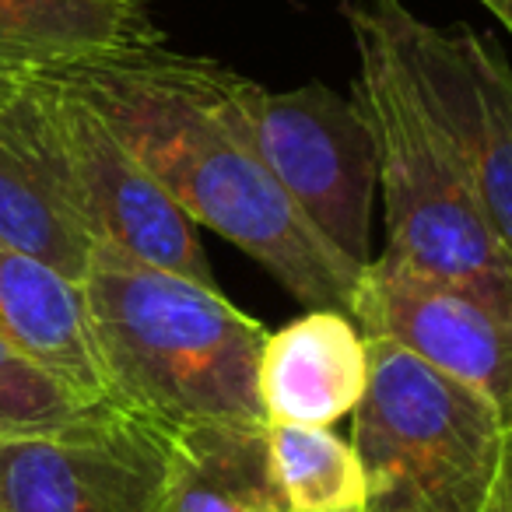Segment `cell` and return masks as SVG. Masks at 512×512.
<instances>
[{"label":"cell","instance_id":"ba28073f","mask_svg":"<svg viewBox=\"0 0 512 512\" xmlns=\"http://www.w3.org/2000/svg\"><path fill=\"white\" fill-rule=\"evenodd\" d=\"M463 148L477 200L512 264V64L495 36L435 29L404 0H365Z\"/></svg>","mask_w":512,"mask_h":512},{"label":"cell","instance_id":"e0dca14e","mask_svg":"<svg viewBox=\"0 0 512 512\" xmlns=\"http://www.w3.org/2000/svg\"><path fill=\"white\" fill-rule=\"evenodd\" d=\"M484 512H512V425L502 428V449H498L495 481Z\"/></svg>","mask_w":512,"mask_h":512},{"label":"cell","instance_id":"7c38bea8","mask_svg":"<svg viewBox=\"0 0 512 512\" xmlns=\"http://www.w3.org/2000/svg\"><path fill=\"white\" fill-rule=\"evenodd\" d=\"M165 43L148 0H0V67L64 71L106 53Z\"/></svg>","mask_w":512,"mask_h":512},{"label":"cell","instance_id":"4fadbf2b","mask_svg":"<svg viewBox=\"0 0 512 512\" xmlns=\"http://www.w3.org/2000/svg\"><path fill=\"white\" fill-rule=\"evenodd\" d=\"M165 512H288L264 421H207L172 432Z\"/></svg>","mask_w":512,"mask_h":512},{"label":"cell","instance_id":"9a60e30c","mask_svg":"<svg viewBox=\"0 0 512 512\" xmlns=\"http://www.w3.org/2000/svg\"><path fill=\"white\" fill-rule=\"evenodd\" d=\"M271 470L288 512H365V470L355 446L330 428L267 425Z\"/></svg>","mask_w":512,"mask_h":512},{"label":"cell","instance_id":"8fae6325","mask_svg":"<svg viewBox=\"0 0 512 512\" xmlns=\"http://www.w3.org/2000/svg\"><path fill=\"white\" fill-rule=\"evenodd\" d=\"M0 337L95 400H106L88 299L39 256L0 239Z\"/></svg>","mask_w":512,"mask_h":512},{"label":"cell","instance_id":"5b68a950","mask_svg":"<svg viewBox=\"0 0 512 512\" xmlns=\"http://www.w3.org/2000/svg\"><path fill=\"white\" fill-rule=\"evenodd\" d=\"M0 127L43 169L95 246L214 285L197 225L64 81L0 67Z\"/></svg>","mask_w":512,"mask_h":512},{"label":"cell","instance_id":"ac0fdd59","mask_svg":"<svg viewBox=\"0 0 512 512\" xmlns=\"http://www.w3.org/2000/svg\"><path fill=\"white\" fill-rule=\"evenodd\" d=\"M477 4L512 36V0H477Z\"/></svg>","mask_w":512,"mask_h":512},{"label":"cell","instance_id":"3957f363","mask_svg":"<svg viewBox=\"0 0 512 512\" xmlns=\"http://www.w3.org/2000/svg\"><path fill=\"white\" fill-rule=\"evenodd\" d=\"M341 15L358 53L355 99L376 141L386 221L379 256L512 313V264L484 218L453 130L407 71L376 11L365 0H344Z\"/></svg>","mask_w":512,"mask_h":512},{"label":"cell","instance_id":"30bf717a","mask_svg":"<svg viewBox=\"0 0 512 512\" xmlns=\"http://www.w3.org/2000/svg\"><path fill=\"white\" fill-rule=\"evenodd\" d=\"M369 386V337L348 313L313 309L267 334L256 400L267 425L330 428L355 414Z\"/></svg>","mask_w":512,"mask_h":512},{"label":"cell","instance_id":"6da1fadb","mask_svg":"<svg viewBox=\"0 0 512 512\" xmlns=\"http://www.w3.org/2000/svg\"><path fill=\"white\" fill-rule=\"evenodd\" d=\"M50 74L106 120L193 225L239 246L306 313H348L362 274L313 232L249 148L232 109L235 71L151 43Z\"/></svg>","mask_w":512,"mask_h":512},{"label":"cell","instance_id":"2e32d148","mask_svg":"<svg viewBox=\"0 0 512 512\" xmlns=\"http://www.w3.org/2000/svg\"><path fill=\"white\" fill-rule=\"evenodd\" d=\"M99 404L0 337V439L57 428Z\"/></svg>","mask_w":512,"mask_h":512},{"label":"cell","instance_id":"7a4b0ae2","mask_svg":"<svg viewBox=\"0 0 512 512\" xmlns=\"http://www.w3.org/2000/svg\"><path fill=\"white\" fill-rule=\"evenodd\" d=\"M81 288L106 400L169 432L207 421H264L256 358L271 330L214 285L95 246Z\"/></svg>","mask_w":512,"mask_h":512},{"label":"cell","instance_id":"5bb4252c","mask_svg":"<svg viewBox=\"0 0 512 512\" xmlns=\"http://www.w3.org/2000/svg\"><path fill=\"white\" fill-rule=\"evenodd\" d=\"M0 239L71 281H85L95 242L25 148L0 127Z\"/></svg>","mask_w":512,"mask_h":512},{"label":"cell","instance_id":"9c48e42d","mask_svg":"<svg viewBox=\"0 0 512 512\" xmlns=\"http://www.w3.org/2000/svg\"><path fill=\"white\" fill-rule=\"evenodd\" d=\"M348 316L365 337L397 344L474 390L512 425V313L376 256L358 278Z\"/></svg>","mask_w":512,"mask_h":512},{"label":"cell","instance_id":"8992f818","mask_svg":"<svg viewBox=\"0 0 512 512\" xmlns=\"http://www.w3.org/2000/svg\"><path fill=\"white\" fill-rule=\"evenodd\" d=\"M232 109L249 148L299 207L313 232L358 274L372 253V204L379 193L376 141L358 99L323 81L271 92L235 74Z\"/></svg>","mask_w":512,"mask_h":512},{"label":"cell","instance_id":"52a82bcc","mask_svg":"<svg viewBox=\"0 0 512 512\" xmlns=\"http://www.w3.org/2000/svg\"><path fill=\"white\" fill-rule=\"evenodd\" d=\"M172 432L99 400L78 418L0 439V512H165Z\"/></svg>","mask_w":512,"mask_h":512},{"label":"cell","instance_id":"277c9868","mask_svg":"<svg viewBox=\"0 0 512 512\" xmlns=\"http://www.w3.org/2000/svg\"><path fill=\"white\" fill-rule=\"evenodd\" d=\"M502 428L474 390L369 337V386L351 414L365 512H484Z\"/></svg>","mask_w":512,"mask_h":512}]
</instances>
